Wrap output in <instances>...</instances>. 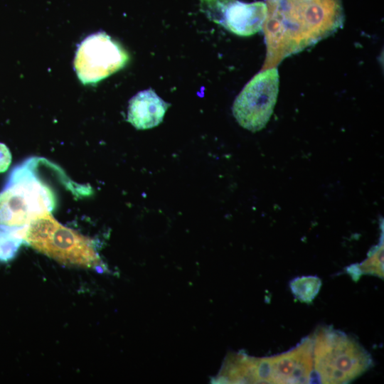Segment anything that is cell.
Here are the masks:
<instances>
[{
  "label": "cell",
  "instance_id": "cell-4",
  "mask_svg": "<svg viewBox=\"0 0 384 384\" xmlns=\"http://www.w3.org/2000/svg\"><path fill=\"white\" fill-rule=\"evenodd\" d=\"M313 345L315 368L322 383L348 382L371 363L370 356L357 342L333 329L318 332Z\"/></svg>",
  "mask_w": 384,
  "mask_h": 384
},
{
  "label": "cell",
  "instance_id": "cell-7",
  "mask_svg": "<svg viewBox=\"0 0 384 384\" xmlns=\"http://www.w3.org/2000/svg\"><path fill=\"white\" fill-rule=\"evenodd\" d=\"M201 6L210 20L240 36H250L260 31L267 15L263 1L201 0Z\"/></svg>",
  "mask_w": 384,
  "mask_h": 384
},
{
  "label": "cell",
  "instance_id": "cell-9",
  "mask_svg": "<svg viewBox=\"0 0 384 384\" xmlns=\"http://www.w3.org/2000/svg\"><path fill=\"white\" fill-rule=\"evenodd\" d=\"M169 104L151 89L141 91L129 102L127 121L137 129H147L159 125Z\"/></svg>",
  "mask_w": 384,
  "mask_h": 384
},
{
  "label": "cell",
  "instance_id": "cell-6",
  "mask_svg": "<svg viewBox=\"0 0 384 384\" xmlns=\"http://www.w3.org/2000/svg\"><path fill=\"white\" fill-rule=\"evenodd\" d=\"M128 55L105 32L87 36L78 46L74 60L77 75L83 84L95 83L122 68Z\"/></svg>",
  "mask_w": 384,
  "mask_h": 384
},
{
  "label": "cell",
  "instance_id": "cell-1",
  "mask_svg": "<svg viewBox=\"0 0 384 384\" xmlns=\"http://www.w3.org/2000/svg\"><path fill=\"white\" fill-rule=\"evenodd\" d=\"M265 68L313 46L341 28V0H266Z\"/></svg>",
  "mask_w": 384,
  "mask_h": 384
},
{
  "label": "cell",
  "instance_id": "cell-8",
  "mask_svg": "<svg viewBox=\"0 0 384 384\" xmlns=\"http://www.w3.org/2000/svg\"><path fill=\"white\" fill-rule=\"evenodd\" d=\"M312 341L307 339L294 351L267 358L270 383H306L312 368Z\"/></svg>",
  "mask_w": 384,
  "mask_h": 384
},
{
  "label": "cell",
  "instance_id": "cell-5",
  "mask_svg": "<svg viewBox=\"0 0 384 384\" xmlns=\"http://www.w3.org/2000/svg\"><path fill=\"white\" fill-rule=\"evenodd\" d=\"M279 77L276 67L256 74L236 97L233 113L243 128L257 132L268 122L277 102Z\"/></svg>",
  "mask_w": 384,
  "mask_h": 384
},
{
  "label": "cell",
  "instance_id": "cell-10",
  "mask_svg": "<svg viewBox=\"0 0 384 384\" xmlns=\"http://www.w3.org/2000/svg\"><path fill=\"white\" fill-rule=\"evenodd\" d=\"M321 284V280L316 277H302L292 280L290 288L299 300L310 302L318 294Z\"/></svg>",
  "mask_w": 384,
  "mask_h": 384
},
{
  "label": "cell",
  "instance_id": "cell-3",
  "mask_svg": "<svg viewBox=\"0 0 384 384\" xmlns=\"http://www.w3.org/2000/svg\"><path fill=\"white\" fill-rule=\"evenodd\" d=\"M24 242L60 263L103 272L94 241L58 223L51 212L31 221Z\"/></svg>",
  "mask_w": 384,
  "mask_h": 384
},
{
  "label": "cell",
  "instance_id": "cell-2",
  "mask_svg": "<svg viewBox=\"0 0 384 384\" xmlns=\"http://www.w3.org/2000/svg\"><path fill=\"white\" fill-rule=\"evenodd\" d=\"M39 161L30 158L16 166L0 192V261L12 260L31 221L55 207L53 190L38 175Z\"/></svg>",
  "mask_w": 384,
  "mask_h": 384
},
{
  "label": "cell",
  "instance_id": "cell-11",
  "mask_svg": "<svg viewBox=\"0 0 384 384\" xmlns=\"http://www.w3.org/2000/svg\"><path fill=\"white\" fill-rule=\"evenodd\" d=\"M11 162V154L9 148L0 143V173L6 171Z\"/></svg>",
  "mask_w": 384,
  "mask_h": 384
}]
</instances>
